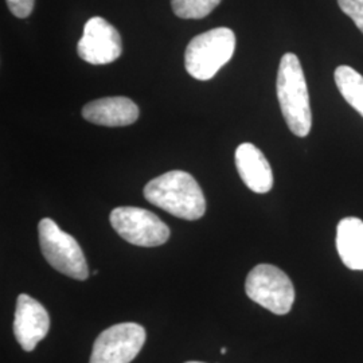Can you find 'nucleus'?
Here are the masks:
<instances>
[{
	"instance_id": "obj_7",
	"label": "nucleus",
	"mask_w": 363,
	"mask_h": 363,
	"mask_svg": "<svg viewBox=\"0 0 363 363\" xmlns=\"http://www.w3.org/2000/svg\"><path fill=\"white\" fill-rule=\"evenodd\" d=\"M145 330L138 323H118L103 331L93 345L89 363H130L143 349Z\"/></svg>"
},
{
	"instance_id": "obj_13",
	"label": "nucleus",
	"mask_w": 363,
	"mask_h": 363,
	"mask_svg": "<svg viewBox=\"0 0 363 363\" xmlns=\"http://www.w3.org/2000/svg\"><path fill=\"white\" fill-rule=\"evenodd\" d=\"M335 84L340 94L363 117V76L350 66H337Z\"/></svg>"
},
{
	"instance_id": "obj_3",
	"label": "nucleus",
	"mask_w": 363,
	"mask_h": 363,
	"mask_svg": "<svg viewBox=\"0 0 363 363\" xmlns=\"http://www.w3.org/2000/svg\"><path fill=\"white\" fill-rule=\"evenodd\" d=\"M234 49L235 35L228 27H217L199 34L187 45L184 54L186 70L195 79H211L232 60Z\"/></svg>"
},
{
	"instance_id": "obj_16",
	"label": "nucleus",
	"mask_w": 363,
	"mask_h": 363,
	"mask_svg": "<svg viewBox=\"0 0 363 363\" xmlns=\"http://www.w3.org/2000/svg\"><path fill=\"white\" fill-rule=\"evenodd\" d=\"M10 11L16 18H27L34 10L35 0H6Z\"/></svg>"
},
{
	"instance_id": "obj_1",
	"label": "nucleus",
	"mask_w": 363,
	"mask_h": 363,
	"mask_svg": "<svg viewBox=\"0 0 363 363\" xmlns=\"http://www.w3.org/2000/svg\"><path fill=\"white\" fill-rule=\"evenodd\" d=\"M144 196L156 208L182 220H199L206 211V199L199 184L189 172L181 169L169 171L148 182Z\"/></svg>"
},
{
	"instance_id": "obj_14",
	"label": "nucleus",
	"mask_w": 363,
	"mask_h": 363,
	"mask_svg": "<svg viewBox=\"0 0 363 363\" xmlns=\"http://www.w3.org/2000/svg\"><path fill=\"white\" fill-rule=\"evenodd\" d=\"M222 0H171L172 11L182 19H202Z\"/></svg>"
},
{
	"instance_id": "obj_4",
	"label": "nucleus",
	"mask_w": 363,
	"mask_h": 363,
	"mask_svg": "<svg viewBox=\"0 0 363 363\" xmlns=\"http://www.w3.org/2000/svg\"><path fill=\"white\" fill-rule=\"evenodd\" d=\"M38 233L40 250L55 271L79 281L89 277L88 262L73 235L61 230L50 218L39 222Z\"/></svg>"
},
{
	"instance_id": "obj_6",
	"label": "nucleus",
	"mask_w": 363,
	"mask_h": 363,
	"mask_svg": "<svg viewBox=\"0 0 363 363\" xmlns=\"http://www.w3.org/2000/svg\"><path fill=\"white\" fill-rule=\"evenodd\" d=\"M111 225L121 238L136 247H160L169 241V226L145 208H116L111 213Z\"/></svg>"
},
{
	"instance_id": "obj_17",
	"label": "nucleus",
	"mask_w": 363,
	"mask_h": 363,
	"mask_svg": "<svg viewBox=\"0 0 363 363\" xmlns=\"http://www.w3.org/2000/svg\"><path fill=\"white\" fill-rule=\"evenodd\" d=\"M186 363H203V362H195V361H191V362H186Z\"/></svg>"
},
{
	"instance_id": "obj_15",
	"label": "nucleus",
	"mask_w": 363,
	"mask_h": 363,
	"mask_svg": "<svg viewBox=\"0 0 363 363\" xmlns=\"http://www.w3.org/2000/svg\"><path fill=\"white\" fill-rule=\"evenodd\" d=\"M337 4L363 33V0H337Z\"/></svg>"
},
{
	"instance_id": "obj_12",
	"label": "nucleus",
	"mask_w": 363,
	"mask_h": 363,
	"mask_svg": "<svg viewBox=\"0 0 363 363\" xmlns=\"http://www.w3.org/2000/svg\"><path fill=\"white\" fill-rule=\"evenodd\" d=\"M337 249L340 259L351 271H363V220L355 217L337 223Z\"/></svg>"
},
{
	"instance_id": "obj_5",
	"label": "nucleus",
	"mask_w": 363,
	"mask_h": 363,
	"mask_svg": "<svg viewBox=\"0 0 363 363\" xmlns=\"http://www.w3.org/2000/svg\"><path fill=\"white\" fill-rule=\"evenodd\" d=\"M245 291L250 300L276 315L288 313L295 301L291 279L271 264H259L249 272Z\"/></svg>"
},
{
	"instance_id": "obj_8",
	"label": "nucleus",
	"mask_w": 363,
	"mask_h": 363,
	"mask_svg": "<svg viewBox=\"0 0 363 363\" xmlns=\"http://www.w3.org/2000/svg\"><path fill=\"white\" fill-rule=\"evenodd\" d=\"M81 60L91 65L115 62L123 52V42L115 27L101 16H93L84 27L77 46Z\"/></svg>"
},
{
	"instance_id": "obj_10",
	"label": "nucleus",
	"mask_w": 363,
	"mask_h": 363,
	"mask_svg": "<svg viewBox=\"0 0 363 363\" xmlns=\"http://www.w3.org/2000/svg\"><path fill=\"white\" fill-rule=\"evenodd\" d=\"M234 159L237 171L247 189L257 194L271 191L273 187L271 164L255 144H240L235 150Z\"/></svg>"
},
{
	"instance_id": "obj_11",
	"label": "nucleus",
	"mask_w": 363,
	"mask_h": 363,
	"mask_svg": "<svg viewBox=\"0 0 363 363\" xmlns=\"http://www.w3.org/2000/svg\"><path fill=\"white\" fill-rule=\"evenodd\" d=\"M82 116L96 125L127 127L139 118V108L128 97H105L85 105Z\"/></svg>"
},
{
	"instance_id": "obj_2",
	"label": "nucleus",
	"mask_w": 363,
	"mask_h": 363,
	"mask_svg": "<svg viewBox=\"0 0 363 363\" xmlns=\"http://www.w3.org/2000/svg\"><path fill=\"white\" fill-rule=\"evenodd\" d=\"M277 99L288 128L298 138H306L312 127L310 94L303 67L294 52H286L280 61Z\"/></svg>"
},
{
	"instance_id": "obj_9",
	"label": "nucleus",
	"mask_w": 363,
	"mask_h": 363,
	"mask_svg": "<svg viewBox=\"0 0 363 363\" xmlns=\"http://www.w3.org/2000/svg\"><path fill=\"white\" fill-rule=\"evenodd\" d=\"M50 330V318L45 307L28 295H19L16 301L13 334L23 350L33 351Z\"/></svg>"
}]
</instances>
